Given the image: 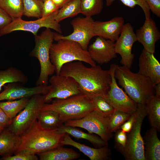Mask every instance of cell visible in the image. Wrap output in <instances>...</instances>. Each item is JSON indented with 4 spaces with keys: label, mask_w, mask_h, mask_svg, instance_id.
<instances>
[{
    "label": "cell",
    "mask_w": 160,
    "mask_h": 160,
    "mask_svg": "<svg viewBox=\"0 0 160 160\" xmlns=\"http://www.w3.org/2000/svg\"><path fill=\"white\" fill-rule=\"evenodd\" d=\"M59 74L74 78L82 93L91 99L98 96L104 97L109 89L111 80L109 70H104L97 65L88 68L80 61L64 64Z\"/></svg>",
    "instance_id": "cell-1"
},
{
    "label": "cell",
    "mask_w": 160,
    "mask_h": 160,
    "mask_svg": "<svg viewBox=\"0 0 160 160\" xmlns=\"http://www.w3.org/2000/svg\"><path fill=\"white\" fill-rule=\"evenodd\" d=\"M57 129L43 128L36 120L20 135V144L14 154L25 151L36 154L63 145L61 142L65 133H59Z\"/></svg>",
    "instance_id": "cell-2"
},
{
    "label": "cell",
    "mask_w": 160,
    "mask_h": 160,
    "mask_svg": "<svg viewBox=\"0 0 160 160\" xmlns=\"http://www.w3.org/2000/svg\"><path fill=\"white\" fill-rule=\"evenodd\" d=\"M114 76L127 94L137 104H145L155 94V84L151 79L126 67L118 65Z\"/></svg>",
    "instance_id": "cell-3"
},
{
    "label": "cell",
    "mask_w": 160,
    "mask_h": 160,
    "mask_svg": "<svg viewBox=\"0 0 160 160\" xmlns=\"http://www.w3.org/2000/svg\"><path fill=\"white\" fill-rule=\"evenodd\" d=\"M94 109L91 99L81 93L64 99H55L51 104L45 103L41 111L57 112L63 124L69 120L81 119Z\"/></svg>",
    "instance_id": "cell-4"
},
{
    "label": "cell",
    "mask_w": 160,
    "mask_h": 160,
    "mask_svg": "<svg viewBox=\"0 0 160 160\" xmlns=\"http://www.w3.org/2000/svg\"><path fill=\"white\" fill-rule=\"evenodd\" d=\"M57 41L53 43L50 50V61L54 67L56 74H60L64 64L75 61L84 62L91 66L96 65L87 50L83 49L78 43L64 39Z\"/></svg>",
    "instance_id": "cell-5"
},
{
    "label": "cell",
    "mask_w": 160,
    "mask_h": 160,
    "mask_svg": "<svg viewBox=\"0 0 160 160\" xmlns=\"http://www.w3.org/2000/svg\"><path fill=\"white\" fill-rule=\"evenodd\" d=\"M54 37V32L49 28H46L40 35L35 36V46L30 56L37 58L40 64V72L36 85H47L49 76L55 72L50 58V50Z\"/></svg>",
    "instance_id": "cell-6"
},
{
    "label": "cell",
    "mask_w": 160,
    "mask_h": 160,
    "mask_svg": "<svg viewBox=\"0 0 160 160\" xmlns=\"http://www.w3.org/2000/svg\"><path fill=\"white\" fill-rule=\"evenodd\" d=\"M135 113L136 118L133 125L130 131L127 133L125 146L117 150L122 154L126 160H145L143 139L141 134L143 122L146 116L145 104H137Z\"/></svg>",
    "instance_id": "cell-7"
},
{
    "label": "cell",
    "mask_w": 160,
    "mask_h": 160,
    "mask_svg": "<svg viewBox=\"0 0 160 160\" xmlns=\"http://www.w3.org/2000/svg\"><path fill=\"white\" fill-rule=\"evenodd\" d=\"M45 96L37 94L32 96L25 107L13 119L8 128L19 136L29 128L37 119L39 113L46 103Z\"/></svg>",
    "instance_id": "cell-8"
},
{
    "label": "cell",
    "mask_w": 160,
    "mask_h": 160,
    "mask_svg": "<svg viewBox=\"0 0 160 160\" xmlns=\"http://www.w3.org/2000/svg\"><path fill=\"white\" fill-rule=\"evenodd\" d=\"M58 10L47 17L34 20L25 21L21 18L13 20L10 24L0 30V36L17 31H28L35 36L37 35L39 30L43 27L53 29L57 33L61 34L62 31L60 24L55 20Z\"/></svg>",
    "instance_id": "cell-9"
},
{
    "label": "cell",
    "mask_w": 160,
    "mask_h": 160,
    "mask_svg": "<svg viewBox=\"0 0 160 160\" xmlns=\"http://www.w3.org/2000/svg\"><path fill=\"white\" fill-rule=\"evenodd\" d=\"M95 21L92 17H78L71 22L73 31V32L66 36L54 33V40H67L79 44L82 48L87 50L88 45L91 39L95 36L94 32Z\"/></svg>",
    "instance_id": "cell-10"
},
{
    "label": "cell",
    "mask_w": 160,
    "mask_h": 160,
    "mask_svg": "<svg viewBox=\"0 0 160 160\" xmlns=\"http://www.w3.org/2000/svg\"><path fill=\"white\" fill-rule=\"evenodd\" d=\"M118 65L112 64L110 66L109 70L111 82L109 89L104 98L115 110L131 114L136 112L137 103L119 87L114 76L115 71Z\"/></svg>",
    "instance_id": "cell-11"
},
{
    "label": "cell",
    "mask_w": 160,
    "mask_h": 160,
    "mask_svg": "<svg viewBox=\"0 0 160 160\" xmlns=\"http://www.w3.org/2000/svg\"><path fill=\"white\" fill-rule=\"evenodd\" d=\"M108 118L103 117L94 110L81 119L69 120L64 124L84 129L89 133H95L108 142L113 136L108 128Z\"/></svg>",
    "instance_id": "cell-12"
},
{
    "label": "cell",
    "mask_w": 160,
    "mask_h": 160,
    "mask_svg": "<svg viewBox=\"0 0 160 160\" xmlns=\"http://www.w3.org/2000/svg\"><path fill=\"white\" fill-rule=\"evenodd\" d=\"M50 89L45 96V103L53 99H64L82 93L76 81L71 77L60 74L54 75L49 79Z\"/></svg>",
    "instance_id": "cell-13"
},
{
    "label": "cell",
    "mask_w": 160,
    "mask_h": 160,
    "mask_svg": "<svg viewBox=\"0 0 160 160\" xmlns=\"http://www.w3.org/2000/svg\"><path fill=\"white\" fill-rule=\"evenodd\" d=\"M136 41L135 33L132 25L129 23L124 24L119 37L115 43V49L116 53L119 54L121 57V64L129 69L132 67L134 58L132 49L134 44Z\"/></svg>",
    "instance_id": "cell-14"
},
{
    "label": "cell",
    "mask_w": 160,
    "mask_h": 160,
    "mask_svg": "<svg viewBox=\"0 0 160 160\" xmlns=\"http://www.w3.org/2000/svg\"><path fill=\"white\" fill-rule=\"evenodd\" d=\"M4 90L0 93V101L5 100H14L29 97L37 94L45 95L50 89V85H36L26 87L9 83L4 86Z\"/></svg>",
    "instance_id": "cell-15"
},
{
    "label": "cell",
    "mask_w": 160,
    "mask_h": 160,
    "mask_svg": "<svg viewBox=\"0 0 160 160\" xmlns=\"http://www.w3.org/2000/svg\"><path fill=\"white\" fill-rule=\"evenodd\" d=\"M115 42L97 36L88 47L87 50L91 59L96 63L102 65L116 57Z\"/></svg>",
    "instance_id": "cell-16"
},
{
    "label": "cell",
    "mask_w": 160,
    "mask_h": 160,
    "mask_svg": "<svg viewBox=\"0 0 160 160\" xmlns=\"http://www.w3.org/2000/svg\"><path fill=\"white\" fill-rule=\"evenodd\" d=\"M135 35L137 41L142 44L145 50L155 53V44L160 39V33L151 17L145 19L143 24L136 31Z\"/></svg>",
    "instance_id": "cell-17"
},
{
    "label": "cell",
    "mask_w": 160,
    "mask_h": 160,
    "mask_svg": "<svg viewBox=\"0 0 160 160\" xmlns=\"http://www.w3.org/2000/svg\"><path fill=\"white\" fill-rule=\"evenodd\" d=\"M124 25V19L121 16L116 17L106 21H95V36L115 42L119 37Z\"/></svg>",
    "instance_id": "cell-18"
},
{
    "label": "cell",
    "mask_w": 160,
    "mask_h": 160,
    "mask_svg": "<svg viewBox=\"0 0 160 160\" xmlns=\"http://www.w3.org/2000/svg\"><path fill=\"white\" fill-rule=\"evenodd\" d=\"M138 72L149 78L156 85L160 83V63L154 54L144 49L139 58Z\"/></svg>",
    "instance_id": "cell-19"
},
{
    "label": "cell",
    "mask_w": 160,
    "mask_h": 160,
    "mask_svg": "<svg viewBox=\"0 0 160 160\" xmlns=\"http://www.w3.org/2000/svg\"><path fill=\"white\" fill-rule=\"evenodd\" d=\"M63 145H69L77 148L91 160H109L111 159V151L105 145L98 148H92L73 140L67 133L65 134L61 142Z\"/></svg>",
    "instance_id": "cell-20"
},
{
    "label": "cell",
    "mask_w": 160,
    "mask_h": 160,
    "mask_svg": "<svg viewBox=\"0 0 160 160\" xmlns=\"http://www.w3.org/2000/svg\"><path fill=\"white\" fill-rule=\"evenodd\" d=\"M157 132L151 127L147 130L143 138L145 160H160V140Z\"/></svg>",
    "instance_id": "cell-21"
},
{
    "label": "cell",
    "mask_w": 160,
    "mask_h": 160,
    "mask_svg": "<svg viewBox=\"0 0 160 160\" xmlns=\"http://www.w3.org/2000/svg\"><path fill=\"white\" fill-rule=\"evenodd\" d=\"M20 136L11 131L8 128L0 132V155L11 156L16 151L20 144Z\"/></svg>",
    "instance_id": "cell-22"
},
{
    "label": "cell",
    "mask_w": 160,
    "mask_h": 160,
    "mask_svg": "<svg viewBox=\"0 0 160 160\" xmlns=\"http://www.w3.org/2000/svg\"><path fill=\"white\" fill-rule=\"evenodd\" d=\"M57 130L58 132L60 134L67 133L75 138L86 140L95 147L99 148L108 145V142L104 140L100 137L92 133H86L76 127L63 124L57 128Z\"/></svg>",
    "instance_id": "cell-23"
},
{
    "label": "cell",
    "mask_w": 160,
    "mask_h": 160,
    "mask_svg": "<svg viewBox=\"0 0 160 160\" xmlns=\"http://www.w3.org/2000/svg\"><path fill=\"white\" fill-rule=\"evenodd\" d=\"M37 154L40 160H72L80 156L73 149L64 148L63 145Z\"/></svg>",
    "instance_id": "cell-24"
},
{
    "label": "cell",
    "mask_w": 160,
    "mask_h": 160,
    "mask_svg": "<svg viewBox=\"0 0 160 160\" xmlns=\"http://www.w3.org/2000/svg\"><path fill=\"white\" fill-rule=\"evenodd\" d=\"M146 116L151 128L160 130V96H151L145 104Z\"/></svg>",
    "instance_id": "cell-25"
},
{
    "label": "cell",
    "mask_w": 160,
    "mask_h": 160,
    "mask_svg": "<svg viewBox=\"0 0 160 160\" xmlns=\"http://www.w3.org/2000/svg\"><path fill=\"white\" fill-rule=\"evenodd\" d=\"M28 76L24 72L16 68L10 67L0 71V92L5 85L9 83L28 82Z\"/></svg>",
    "instance_id": "cell-26"
},
{
    "label": "cell",
    "mask_w": 160,
    "mask_h": 160,
    "mask_svg": "<svg viewBox=\"0 0 160 160\" xmlns=\"http://www.w3.org/2000/svg\"><path fill=\"white\" fill-rule=\"evenodd\" d=\"M37 120L40 125L45 128H57L63 124L59 113L52 110L41 111Z\"/></svg>",
    "instance_id": "cell-27"
},
{
    "label": "cell",
    "mask_w": 160,
    "mask_h": 160,
    "mask_svg": "<svg viewBox=\"0 0 160 160\" xmlns=\"http://www.w3.org/2000/svg\"><path fill=\"white\" fill-rule=\"evenodd\" d=\"M29 99L24 97L19 99L0 102V107L10 119H13L27 105Z\"/></svg>",
    "instance_id": "cell-28"
},
{
    "label": "cell",
    "mask_w": 160,
    "mask_h": 160,
    "mask_svg": "<svg viewBox=\"0 0 160 160\" xmlns=\"http://www.w3.org/2000/svg\"><path fill=\"white\" fill-rule=\"evenodd\" d=\"M0 8L13 20L21 18L23 15V0H0Z\"/></svg>",
    "instance_id": "cell-29"
},
{
    "label": "cell",
    "mask_w": 160,
    "mask_h": 160,
    "mask_svg": "<svg viewBox=\"0 0 160 160\" xmlns=\"http://www.w3.org/2000/svg\"><path fill=\"white\" fill-rule=\"evenodd\" d=\"M81 0H70L58 10L55 20L59 23L80 13Z\"/></svg>",
    "instance_id": "cell-30"
},
{
    "label": "cell",
    "mask_w": 160,
    "mask_h": 160,
    "mask_svg": "<svg viewBox=\"0 0 160 160\" xmlns=\"http://www.w3.org/2000/svg\"><path fill=\"white\" fill-rule=\"evenodd\" d=\"M103 0H81V13L85 17H92L100 13L103 9Z\"/></svg>",
    "instance_id": "cell-31"
},
{
    "label": "cell",
    "mask_w": 160,
    "mask_h": 160,
    "mask_svg": "<svg viewBox=\"0 0 160 160\" xmlns=\"http://www.w3.org/2000/svg\"><path fill=\"white\" fill-rule=\"evenodd\" d=\"M23 15L38 19L42 17L43 1L41 0H23Z\"/></svg>",
    "instance_id": "cell-32"
},
{
    "label": "cell",
    "mask_w": 160,
    "mask_h": 160,
    "mask_svg": "<svg viewBox=\"0 0 160 160\" xmlns=\"http://www.w3.org/2000/svg\"><path fill=\"white\" fill-rule=\"evenodd\" d=\"M94 110L103 117L109 118L115 110L114 108L103 97L98 96L91 99Z\"/></svg>",
    "instance_id": "cell-33"
},
{
    "label": "cell",
    "mask_w": 160,
    "mask_h": 160,
    "mask_svg": "<svg viewBox=\"0 0 160 160\" xmlns=\"http://www.w3.org/2000/svg\"><path fill=\"white\" fill-rule=\"evenodd\" d=\"M131 114L115 110L108 118V127L110 131L113 133L119 129L120 126L129 118Z\"/></svg>",
    "instance_id": "cell-34"
},
{
    "label": "cell",
    "mask_w": 160,
    "mask_h": 160,
    "mask_svg": "<svg viewBox=\"0 0 160 160\" xmlns=\"http://www.w3.org/2000/svg\"><path fill=\"white\" fill-rule=\"evenodd\" d=\"M116 0H106V5L109 6L111 5ZM124 5L131 8H134L137 5L143 9L145 15V19L151 17L150 11L145 0H119Z\"/></svg>",
    "instance_id": "cell-35"
},
{
    "label": "cell",
    "mask_w": 160,
    "mask_h": 160,
    "mask_svg": "<svg viewBox=\"0 0 160 160\" xmlns=\"http://www.w3.org/2000/svg\"><path fill=\"white\" fill-rule=\"evenodd\" d=\"M39 158L35 154L25 151H21L14 156H3L2 160H38Z\"/></svg>",
    "instance_id": "cell-36"
},
{
    "label": "cell",
    "mask_w": 160,
    "mask_h": 160,
    "mask_svg": "<svg viewBox=\"0 0 160 160\" xmlns=\"http://www.w3.org/2000/svg\"><path fill=\"white\" fill-rule=\"evenodd\" d=\"M59 9L52 0H44L42 7L41 17H47Z\"/></svg>",
    "instance_id": "cell-37"
},
{
    "label": "cell",
    "mask_w": 160,
    "mask_h": 160,
    "mask_svg": "<svg viewBox=\"0 0 160 160\" xmlns=\"http://www.w3.org/2000/svg\"><path fill=\"white\" fill-rule=\"evenodd\" d=\"M116 132L114 137L116 144L114 147L117 150L123 148L125 146L127 141V133L120 129L117 130Z\"/></svg>",
    "instance_id": "cell-38"
},
{
    "label": "cell",
    "mask_w": 160,
    "mask_h": 160,
    "mask_svg": "<svg viewBox=\"0 0 160 160\" xmlns=\"http://www.w3.org/2000/svg\"><path fill=\"white\" fill-rule=\"evenodd\" d=\"M150 11L158 17H160V0H145Z\"/></svg>",
    "instance_id": "cell-39"
},
{
    "label": "cell",
    "mask_w": 160,
    "mask_h": 160,
    "mask_svg": "<svg viewBox=\"0 0 160 160\" xmlns=\"http://www.w3.org/2000/svg\"><path fill=\"white\" fill-rule=\"evenodd\" d=\"M12 21L11 17L0 8V30L10 24Z\"/></svg>",
    "instance_id": "cell-40"
},
{
    "label": "cell",
    "mask_w": 160,
    "mask_h": 160,
    "mask_svg": "<svg viewBox=\"0 0 160 160\" xmlns=\"http://www.w3.org/2000/svg\"><path fill=\"white\" fill-rule=\"evenodd\" d=\"M136 116L135 112L132 114L129 118L120 126L119 129L126 133L129 132L133 125Z\"/></svg>",
    "instance_id": "cell-41"
},
{
    "label": "cell",
    "mask_w": 160,
    "mask_h": 160,
    "mask_svg": "<svg viewBox=\"0 0 160 160\" xmlns=\"http://www.w3.org/2000/svg\"><path fill=\"white\" fill-rule=\"evenodd\" d=\"M12 119H10L0 107V128L3 129L11 124Z\"/></svg>",
    "instance_id": "cell-42"
},
{
    "label": "cell",
    "mask_w": 160,
    "mask_h": 160,
    "mask_svg": "<svg viewBox=\"0 0 160 160\" xmlns=\"http://www.w3.org/2000/svg\"><path fill=\"white\" fill-rule=\"evenodd\" d=\"M59 8H61L70 0H52Z\"/></svg>",
    "instance_id": "cell-43"
},
{
    "label": "cell",
    "mask_w": 160,
    "mask_h": 160,
    "mask_svg": "<svg viewBox=\"0 0 160 160\" xmlns=\"http://www.w3.org/2000/svg\"><path fill=\"white\" fill-rule=\"evenodd\" d=\"M155 95L160 96V83L155 85Z\"/></svg>",
    "instance_id": "cell-44"
},
{
    "label": "cell",
    "mask_w": 160,
    "mask_h": 160,
    "mask_svg": "<svg viewBox=\"0 0 160 160\" xmlns=\"http://www.w3.org/2000/svg\"><path fill=\"white\" fill-rule=\"evenodd\" d=\"M2 130V129H1V128H0V132H1V131Z\"/></svg>",
    "instance_id": "cell-45"
},
{
    "label": "cell",
    "mask_w": 160,
    "mask_h": 160,
    "mask_svg": "<svg viewBox=\"0 0 160 160\" xmlns=\"http://www.w3.org/2000/svg\"><path fill=\"white\" fill-rule=\"evenodd\" d=\"M42 0V1H43L44 0Z\"/></svg>",
    "instance_id": "cell-46"
}]
</instances>
